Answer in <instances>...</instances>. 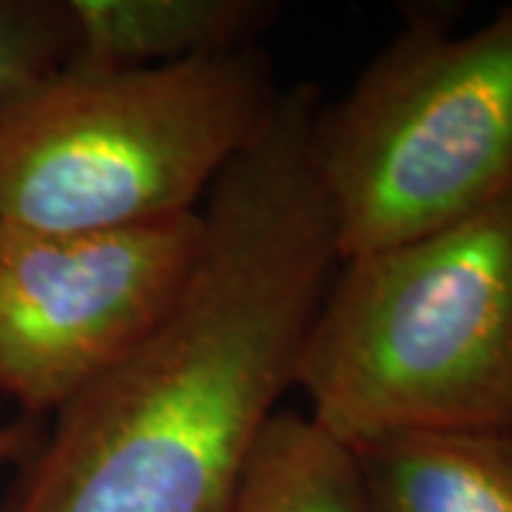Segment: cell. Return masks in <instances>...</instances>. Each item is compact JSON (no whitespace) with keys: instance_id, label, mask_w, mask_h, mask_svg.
Wrapping results in <instances>:
<instances>
[{"instance_id":"obj_7","label":"cell","mask_w":512,"mask_h":512,"mask_svg":"<svg viewBox=\"0 0 512 512\" xmlns=\"http://www.w3.org/2000/svg\"><path fill=\"white\" fill-rule=\"evenodd\" d=\"M353 453L367 512H512V436L402 433Z\"/></svg>"},{"instance_id":"obj_5","label":"cell","mask_w":512,"mask_h":512,"mask_svg":"<svg viewBox=\"0 0 512 512\" xmlns=\"http://www.w3.org/2000/svg\"><path fill=\"white\" fill-rule=\"evenodd\" d=\"M202 211L106 231L0 222V393L57 413L100 379L183 293Z\"/></svg>"},{"instance_id":"obj_9","label":"cell","mask_w":512,"mask_h":512,"mask_svg":"<svg viewBox=\"0 0 512 512\" xmlns=\"http://www.w3.org/2000/svg\"><path fill=\"white\" fill-rule=\"evenodd\" d=\"M66 0H0V106L72 60Z\"/></svg>"},{"instance_id":"obj_10","label":"cell","mask_w":512,"mask_h":512,"mask_svg":"<svg viewBox=\"0 0 512 512\" xmlns=\"http://www.w3.org/2000/svg\"><path fill=\"white\" fill-rule=\"evenodd\" d=\"M32 447V427L23 421H0V467L20 461Z\"/></svg>"},{"instance_id":"obj_6","label":"cell","mask_w":512,"mask_h":512,"mask_svg":"<svg viewBox=\"0 0 512 512\" xmlns=\"http://www.w3.org/2000/svg\"><path fill=\"white\" fill-rule=\"evenodd\" d=\"M72 60L86 69H154L248 49L276 18L265 0H66Z\"/></svg>"},{"instance_id":"obj_3","label":"cell","mask_w":512,"mask_h":512,"mask_svg":"<svg viewBox=\"0 0 512 512\" xmlns=\"http://www.w3.org/2000/svg\"><path fill=\"white\" fill-rule=\"evenodd\" d=\"M279 94L254 46L154 69L66 63L0 106V222L106 231L194 214Z\"/></svg>"},{"instance_id":"obj_4","label":"cell","mask_w":512,"mask_h":512,"mask_svg":"<svg viewBox=\"0 0 512 512\" xmlns=\"http://www.w3.org/2000/svg\"><path fill=\"white\" fill-rule=\"evenodd\" d=\"M421 3L356 77L319 103L311 160L342 262L467 220L512 191V3L456 32Z\"/></svg>"},{"instance_id":"obj_1","label":"cell","mask_w":512,"mask_h":512,"mask_svg":"<svg viewBox=\"0 0 512 512\" xmlns=\"http://www.w3.org/2000/svg\"><path fill=\"white\" fill-rule=\"evenodd\" d=\"M319 92L279 94L202 202V248L163 319L57 410L9 512H228L299 379L342 265L311 160Z\"/></svg>"},{"instance_id":"obj_8","label":"cell","mask_w":512,"mask_h":512,"mask_svg":"<svg viewBox=\"0 0 512 512\" xmlns=\"http://www.w3.org/2000/svg\"><path fill=\"white\" fill-rule=\"evenodd\" d=\"M228 512H367L356 453L311 416L279 410Z\"/></svg>"},{"instance_id":"obj_2","label":"cell","mask_w":512,"mask_h":512,"mask_svg":"<svg viewBox=\"0 0 512 512\" xmlns=\"http://www.w3.org/2000/svg\"><path fill=\"white\" fill-rule=\"evenodd\" d=\"M296 384L348 447L402 433L512 436V191L339 265Z\"/></svg>"}]
</instances>
